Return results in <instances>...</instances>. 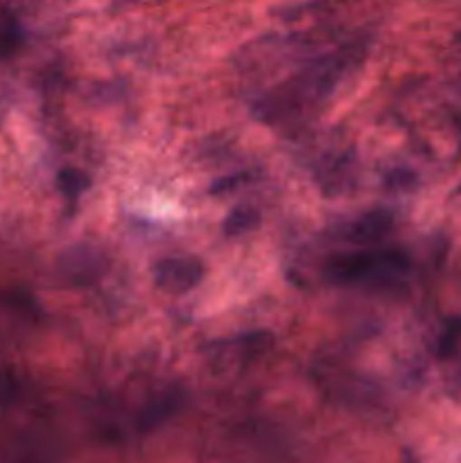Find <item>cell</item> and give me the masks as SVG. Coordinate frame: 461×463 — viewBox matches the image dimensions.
I'll list each match as a JSON object with an SVG mask.
<instances>
[{"mask_svg": "<svg viewBox=\"0 0 461 463\" xmlns=\"http://www.w3.org/2000/svg\"><path fill=\"white\" fill-rule=\"evenodd\" d=\"M391 226H393L391 213L371 211V213H366L364 217H360L355 224H353L351 238L355 240V242H362V244L375 242V240L384 238V235L391 231Z\"/></svg>", "mask_w": 461, "mask_h": 463, "instance_id": "cell-3", "label": "cell"}, {"mask_svg": "<svg viewBox=\"0 0 461 463\" xmlns=\"http://www.w3.org/2000/svg\"><path fill=\"white\" fill-rule=\"evenodd\" d=\"M21 27H18L16 18L0 16V57H7L21 43Z\"/></svg>", "mask_w": 461, "mask_h": 463, "instance_id": "cell-6", "label": "cell"}, {"mask_svg": "<svg viewBox=\"0 0 461 463\" xmlns=\"http://www.w3.org/2000/svg\"><path fill=\"white\" fill-rule=\"evenodd\" d=\"M57 184L59 190H61L68 199H77L86 188H89V176L81 170H75V167H66V170L59 172Z\"/></svg>", "mask_w": 461, "mask_h": 463, "instance_id": "cell-5", "label": "cell"}, {"mask_svg": "<svg viewBox=\"0 0 461 463\" xmlns=\"http://www.w3.org/2000/svg\"><path fill=\"white\" fill-rule=\"evenodd\" d=\"M260 224V213L253 206H238L229 213V217L224 220V233L235 238V235H242L253 231Z\"/></svg>", "mask_w": 461, "mask_h": 463, "instance_id": "cell-4", "label": "cell"}, {"mask_svg": "<svg viewBox=\"0 0 461 463\" xmlns=\"http://www.w3.org/2000/svg\"><path fill=\"white\" fill-rule=\"evenodd\" d=\"M330 276L339 283L364 285H391L409 271V258L400 249L384 251L346 253L330 262Z\"/></svg>", "mask_w": 461, "mask_h": 463, "instance_id": "cell-1", "label": "cell"}, {"mask_svg": "<svg viewBox=\"0 0 461 463\" xmlns=\"http://www.w3.org/2000/svg\"><path fill=\"white\" fill-rule=\"evenodd\" d=\"M461 342V321H452L446 326L441 339H438V355L452 357L456 353V346Z\"/></svg>", "mask_w": 461, "mask_h": 463, "instance_id": "cell-7", "label": "cell"}, {"mask_svg": "<svg viewBox=\"0 0 461 463\" xmlns=\"http://www.w3.org/2000/svg\"><path fill=\"white\" fill-rule=\"evenodd\" d=\"M206 276V267L199 258L172 256L154 265V283L167 294H185L197 288Z\"/></svg>", "mask_w": 461, "mask_h": 463, "instance_id": "cell-2", "label": "cell"}]
</instances>
